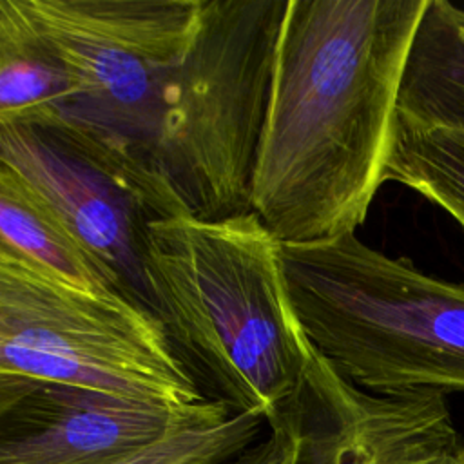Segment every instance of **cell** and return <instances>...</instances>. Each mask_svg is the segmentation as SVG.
Listing matches in <instances>:
<instances>
[{
  "mask_svg": "<svg viewBox=\"0 0 464 464\" xmlns=\"http://www.w3.org/2000/svg\"><path fill=\"white\" fill-rule=\"evenodd\" d=\"M460 227H462V230H464V223H460Z\"/></svg>",
  "mask_w": 464,
  "mask_h": 464,
  "instance_id": "cell-16",
  "label": "cell"
},
{
  "mask_svg": "<svg viewBox=\"0 0 464 464\" xmlns=\"http://www.w3.org/2000/svg\"><path fill=\"white\" fill-rule=\"evenodd\" d=\"M0 250L18 256L74 286L120 294L53 207L27 179L2 161Z\"/></svg>",
  "mask_w": 464,
  "mask_h": 464,
  "instance_id": "cell-12",
  "label": "cell"
},
{
  "mask_svg": "<svg viewBox=\"0 0 464 464\" xmlns=\"http://www.w3.org/2000/svg\"><path fill=\"white\" fill-rule=\"evenodd\" d=\"M225 404L208 397L192 406H167L0 377V464H114Z\"/></svg>",
  "mask_w": 464,
  "mask_h": 464,
  "instance_id": "cell-8",
  "label": "cell"
},
{
  "mask_svg": "<svg viewBox=\"0 0 464 464\" xmlns=\"http://www.w3.org/2000/svg\"><path fill=\"white\" fill-rule=\"evenodd\" d=\"M80 92L67 62L18 0H0V127L74 116Z\"/></svg>",
  "mask_w": 464,
  "mask_h": 464,
  "instance_id": "cell-11",
  "label": "cell"
},
{
  "mask_svg": "<svg viewBox=\"0 0 464 464\" xmlns=\"http://www.w3.org/2000/svg\"><path fill=\"white\" fill-rule=\"evenodd\" d=\"M281 268L304 337L344 379L379 395L464 393V283L355 234L281 245Z\"/></svg>",
  "mask_w": 464,
  "mask_h": 464,
  "instance_id": "cell-3",
  "label": "cell"
},
{
  "mask_svg": "<svg viewBox=\"0 0 464 464\" xmlns=\"http://www.w3.org/2000/svg\"><path fill=\"white\" fill-rule=\"evenodd\" d=\"M384 181L415 190L464 223V134L420 130L395 120Z\"/></svg>",
  "mask_w": 464,
  "mask_h": 464,
  "instance_id": "cell-13",
  "label": "cell"
},
{
  "mask_svg": "<svg viewBox=\"0 0 464 464\" xmlns=\"http://www.w3.org/2000/svg\"><path fill=\"white\" fill-rule=\"evenodd\" d=\"M288 0H201L187 54L172 74L150 163L190 216L252 212L256 158Z\"/></svg>",
  "mask_w": 464,
  "mask_h": 464,
  "instance_id": "cell-4",
  "label": "cell"
},
{
  "mask_svg": "<svg viewBox=\"0 0 464 464\" xmlns=\"http://www.w3.org/2000/svg\"><path fill=\"white\" fill-rule=\"evenodd\" d=\"M74 74L76 118L147 154L201 0H18ZM150 161V160H149Z\"/></svg>",
  "mask_w": 464,
  "mask_h": 464,
  "instance_id": "cell-7",
  "label": "cell"
},
{
  "mask_svg": "<svg viewBox=\"0 0 464 464\" xmlns=\"http://www.w3.org/2000/svg\"><path fill=\"white\" fill-rule=\"evenodd\" d=\"M268 435L246 448L232 464H295L301 448V422L288 397L266 420Z\"/></svg>",
  "mask_w": 464,
  "mask_h": 464,
  "instance_id": "cell-15",
  "label": "cell"
},
{
  "mask_svg": "<svg viewBox=\"0 0 464 464\" xmlns=\"http://www.w3.org/2000/svg\"><path fill=\"white\" fill-rule=\"evenodd\" d=\"M397 121L464 134V9L428 0L402 69Z\"/></svg>",
  "mask_w": 464,
  "mask_h": 464,
  "instance_id": "cell-10",
  "label": "cell"
},
{
  "mask_svg": "<svg viewBox=\"0 0 464 464\" xmlns=\"http://www.w3.org/2000/svg\"><path fill=\"white\" fill-rule=\"evenodd\" d=\"M428 0H288L252 178L281 245L355 234L384 183L402 69Z\"/></svg>",
  "mask_w": 464,
  "mask_h": 464,
  "instance_id": "cell-1",
  "label": "cell"
},
{
  "mask_svg": "<svg viewBox=\"0 0 464 464\" xmlns=\"http://www.w3.org/2000/svg\"><path fill=\"white\" fill-rule=\"evenodd\" d=\"M290 399L301 422L295 464H437L462 440L444 393L366 392L310 343Z\"/></svg>",
  "mask_w": 464,
  "mask_h": 464,
  "instance_id": "cell-9",
  "label": "cell"
},
{
  "mask_svg": "<svg viewBox=\"0 0 464 464\" xmlns=\"http://www.w3.org/2000/svg\"><path fill=\"white\" fill-rule=\"evenodd\" d=\"M263 422L261 415L234 413L225 404L114 464H223L250 448Z\"/></svg>",
  "mask_w": 464,
  "mask_h": 464,
  "instance_id": "cell-14",
  "label": "cell"
},
{
  "mask_svg": "<svg viewBox=\"0 0 464 464\" xmlns=\"http://www.w3.org/2000/svg\"><path fill=\"white\" fill-rule=\"evenodd\" d=\"M0 377L167 406L208 399L156 315L121 294L74 286L4 250Z\"/></svg>",
  "mask_w": 464,
  "mask_h": 464,
  "instance_id": "cell-5",
  "label": "cell"
},
{
  "mask_svg": "<svg viewBox=\"0 0 464 464\" xmlns=\"http://www.w3.org/2000/svg\"><path fill=\"white\" fill-rule=\"evenodd\" d=\"M451 451H453V450H451ZM451 451H450V453H451ZM440 462H442V460H439V462H437V464H440Z\"/></svg>",
  "mask_w": 464,
  "mask_h": 464,
  "instance_id": "cell-17",
  "label": "cell"
},
{
  "mask_svg": "<svg viewBox=\"0 0 464 464\" xmlns=\"http://www.w3.org/2000/svg\"><path fill=\"white\" fill-rule=\"evenodd\" d=\"M158 317L185 362L234 413L268 420L295 390L308 352L281 268V243L257 214L179 216L149 234Z\"/></svg>",
  "mask_w": 464,
  "mask_h": 464,
  "instance_id": "cell-2",
  "label": "cell"
},
{
  "mask_svg": "<svg viewBox=\"0 0 464 464\" xmlns=\"http://www.w3.org/2000/svg\"><path fill=\"white\" fill-rule=\"evenodd\" d=\"M0 161L53 207L121 295L158 317L149 277L150 227L190 212L147 154L67 114L2 125Z\"/></svg>",
  "mask_w": 464,
  "mask_h": 464,
  "instance_id": "cell-6",
  "label": "cell"
}]
</instances>
